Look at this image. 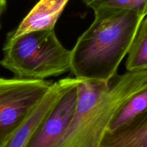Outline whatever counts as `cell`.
<instances>
[{
    "label": "cell",
    "mask_w": 147,
    "mask_h": 147,
    "mask_svg": "<svg viewBox=\"0 0 147 147\" xmlns=\"http://www.w3.org/2000/svg\"><path fill=\"white\" fill-rule=\"evenodd\" d=\"M98 147H147V111L113 131H106Z\"/></svg>",
    "instance_id": "cell-9"
},
{
    "label": "cell",
    "mask_w": 147,
    "mask_h": 147,
    "mask_svg": "<svg viewBox=\"0 0 147 147\" xmlns=\"http://www.w3.org/2000/svg\"><path fill=\"white\" fill-rule=\"evenodd\" d=\"M147 84V70L126 72L110 81L109 90L80 123L65 147H98L108 125L119 108Z\"/></svg>",
    "instance_id": "cell-3"
},
{
    "label": "cell",
    "mask_w": 147,
    "mask_h": 147,
    "mask_svg": "<svg viewBox=\"0 0 147 147\" xmlns=\"http://www.w3.org/2000/svg\"><path fill=\"white\" fill-rule=\"evenodd\" d=\"M127 55L128 72L147 70V14L138 27Z\"/></svg>",
    "instance_id": "cell-11"
},
{
    "label": "cell",
    "mask_w": 147,
    "mask_h": 147,
    "mask_svg": "<svg viewBox=\"0 0 147 147\" xmlns=\"http://www.w3.org/2000/svg\"><path fill=\"white\" fill-rule=\"evenodd\" d=\"M48 80L0 78V147L53 86Z\"/></svg>",
    "instance_id": "cell-4"
},
{
    "label": "cell",
    "mask_w": 147,
    "mask_h": 147,
    "mask_svg": "<svg viewBox=\"0 0 147 147\" xmlns=\"http://www.w3.org/2000/svg\"><path fill=\"white\" fill-rule=\"evenodd\" d=\"M69 0H39L16 29L7 38H14L25 33L54 30Z\"/></svg>",
    "instance_id": "cell-7"
},
{
    "label": "cell",
    "mask_w": 147,
    "mask_h": 147,
    "mask_svg": "<svg viewBox=\"0 0 147 147\" xmlns=\"http://www.w3.org/2000/svg\"><path fill=\"white\" fill-rule=\"evenodd\" d=\"M7 5V0H0V29H1V18L2 14L6 11Z\"/></svg>",
    "instance_id": "cell-13"
},
{
    "label": "cell",
    "mask_w": 147,
    "mask_h": 147,
    "mask_svg": "<svg viewBox=\"0 0 147 147\" xmlns=\"http://www.w3.org/2000/svg\"><path fill=\"white\" fill-rule=\"evenodd\" d=\"M109 87L110 82L105 83L78 80L77 100L73 116L64 136L56 147H65L67 144L74 136L85 118L109 90Z\"/></svg>",
    "instance_id": "cell-8"
},
{
    "label": "cell",
    "mask_w": 147,
    "mask_h": 147,
    "mask_svg": "<svg viewBox=\"0 0 147 147\" xmlns=\"http://www.w3.org/2000/svg\"><path fill=\"white\" fill-rule=\"evenodd\" d=\"M90 27L70 50V71L81 80L109 83L128 54L145 17L136 11L104 8L94 11Z\"/></svg>",
    "instance_id": "cell-1"
},
{
    "label": "cell",
    "mask_w": 147,
    "mask_h": 147,
    "mask_svg": "<svg viewBox=\"0 0 147 147\" xmlns=\"http://www.w3.org/2000/svg\"><path fill=\"white\" fill-rule=\"evenodd\" d=\"M147 111V84L127 99L109 122L106 131H113L129 123Z\"/></svg>",
    "instance_id": "cell-10"
},
{
    "label": "cell",
    "mask_w": 147,
    "mask_h": 147,
    "mask_svg": "<svg viewBox=\"0 0 147 147\" xmlns=\"http://www.w3.org/2000/svg\"><path fill=\"white\" fill-rule=\"evenodd\" d=\"M93 11L104 8H114L136 11L146 16L147 0H82Z\"/></svg>",
    "instance_id": "cell-12"
},
{
    "label": "cell",
    "mask_w": 147,
    "mask_h": 147,
    "mask_svg": "<svg viewBox=\"0 0 147 147\" xmlns=\"http://www.w3.org/2000/svg\"><path fill=\"white\" fill-rule=\"evenodd\" d=\"M3 53L0 65L18 78L45 80L70 70V50L60 43L55 30L7 38Z\"/></svg>",
    "instance_id": "cell-2"
},
{
    "label": "cell",
    "mask_w": 147,
    "mask_h": 147,
    "mask_svg": "<svg viewBox=\"0 0 147 147\" xmlns=\"http://www.w3.org/2000/svg\"><path fill=\"white\" fill-rule=\"evenodd\" d=\"M69 78H63L53 83L50 90L40 103L1 147L26 146L39 125L57 103L68 83Z\"/></svg>",
    "instance_id": "cell-6"
},
{
    "label": "cell",
    "mask_w": 147,
    "mask_h": 147,
    "mask_svg": "<svg viewBox=\"0 0 147 147\" xmlns=\"http://www.w3.org/2000/svg\"><path fill=\"white\" fill-rule=\"evenodd\" d=\"M78 83V79L69 78L57 103L39 125L25 147L57 146L73 116L77 100Z\"/></svg>",
    "instance_id": "cell-5"
}]
</instances>
